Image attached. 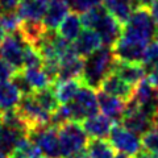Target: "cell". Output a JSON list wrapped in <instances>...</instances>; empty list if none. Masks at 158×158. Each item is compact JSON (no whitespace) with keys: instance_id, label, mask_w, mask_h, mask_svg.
I'll return each mask as SVG.
<instances>
[{"instance_id":"cell-1","label":"cell","mask_w":158,"mask_h":158,"mask_svg":"<svg viewBox=\"0 0 158 158\" xmlns=\"http://www.w3.org/2000/svg\"><path fill=\"white\" fill-rule=\"evenodd\" d=\"M116 58L113 56L112 48L102 45L91 56L85 58V66L81 81L85 86L98 91L103 81L113 70V63Z\"/></svg>"},{"instance_id":"cell-2","label":"cell","mask_w":158,"mask_h":158,"mask_svg":"<svg viewBox=\"0 0 158 158\" xmlns=\"http://www.w3.org/2000/svg\"><path fill=\"white\" fill-rule=\"evenodd\" d=\"M158 28L149 8H136L123 28L121 37L125 41L148 46L156 40Z\"/></svg>"},{"instance_id":"cell-3","label":"cell","mask_w":158,"mask_h":158,"mask_svg":"<svg viewBox=\"0 0 158 158\" xmlns=\"http://www.w3.org/2000/svg\"><path fill=\"white\" fill-rule=\"evenodd\" d=\"M62 158H87V145L90 137L81 123L69 121L58 128Z\"/></svg>"},{"instance_id":"cell-4","label":"cell","mask_w":158,"mask_h":158,"mask_svg":"<svg viewBox=\"0 0 158 158\" xmlns=\"http://www.w3.org/2000/svg\"><path fill=\"white\" fill-rule=\"evenodd\" d=\"M67 107L70 110L71 121L83 123L86 118L98 115L99 103L95 90L85 85L81 86L75 98L67 103Z\"/></svg>"},{"instance_id":"cell-5","label":"cell","mask_w":158,"mask_h":158,"mask_svg":"<svg viewBox=\"0 0 158 158\" xmlns=\"http://www.w3.org/2000/svg\"><path fill=\"white\" fill-rule=\"evenodd\" d=\"M108 142L118 153L127 154L131 158H136L142 152V144L140 136L125 129L118 123H115L108 135Z\"/></svg>"},{"instance_id":"cell-6","label":"cell","mask_w":158,"mask_h":158,"mask_svg":"<svg viewBox=\"0 0 158 158\" xmlns=\"http://www.w3.org/2000/svg\"><path fill=\"white\" fill-rule=\"evenodd\" d=\"M16 111L19 112V115L24 118V121L28 124L31 132L37 129V128L50 125L52 113L45 111L38 104L37 100L33 96V94L21 96V99H20L19 104L16 107Z\"/></svg>"},{"instance_id":"cell-7","label":"cell","mask_w":158,"mask_h":158,"mask_svg":"<svg viewBox=\"0 0 158 158\" xmlns=\"http://www.w3.org/2000/svg\"><path fill=\"white\" fill-rule=\"evenodd\" d=\"M28 138L36 144L44 158H62L58 128L50 125L37 128L29 133Z\"/></svg>"},{"instance_id":"cell-8","label":"cell","mask_w":158,"mask_h":158,"mask_svg":"<svg viewBox=\"0 0 158 158\" xmlns=\"http://www.w3.org/2000/svg\"><path fill=\"white\" fill-rule=\"evenodd\" d=\"M27 42L20 36L19 31L13 34H7L0 42V56L6 61L15 67L17 71L23 70V56H24V48Z\"/></svg>"},{"instance_id":"cell-9","label":"cell","mask_w":158,"mask_h":158,"mask_svg":"<svg viewBox=\"0 0 158 158\" xmlns=\"http://www.w3.org/2000/svg\"><path fill=\"white\" fill-rule=\"evenodd\" d=\"M118 124H121L125 129L136 133L137 136H144L146 132L152 131V118L148 117L133 102L127 103L125 112Z\"/></svg>"},{"instance_id":"cell-10","label":"cell","mask_w":158,"mask_h":158,"mask_svg":"<svg viewBox=\"0 0 158 158\" xmlns=\"http://www.w3.org/2000/svg\"><path fill=\"white\" fill-rule=\"evenodd\" d=\"M92 31H95L99 34L103 45L112 48L121 37L123 25L113 16H111L108 11H106L98 20Z\"/></svg>"},{"instance_id":"cell-11","label":"cell","mask_w":158,"mask_h":158,"mask_svg":"<svg viewBox=\"0 0 158 158\" xmlns=\"http://www.w3.org/2000/svg\"><path fill=\"white\" fill-rule=\"evenodd\" d=\"M96 96L99 103V110L103 112V115L107 116L108 118H111L113 123H120L123 115L125 112L127 102L108 95V94L103 92L100 90L96 91Z\"/></svg>"},{"instance_id":"cell-12","label":"cell","mask_w":158,"mask_h":158,"mask_svg":"<svg viewBox=\"0 0 158 158\" xmlns=\"http://www.w3.org/2000/svg\"><path fill=\"white\" fill-rule=\"evenodd\" d=\"M83 66H85V59L78 57L74 53V50H71L65 57H62L61 61H59V71H58L57 82L70 81V79H81L83 74Z\"/></svg>"},{"instance_id":"cell-13","label":"cell","mask_w":158,"mask_h":158,"mask_svg":"<svg viewBox=\"0 0 158 158\" xmlns=\"http://www.w3.org/2000/svg\"><path fill=\"white\" fill-rule=\"evenodd\" d=\"M102 45L103 44L99 34L95 31H92V29H87V28L83 29L81 34L78 36V38L71 44L74 53L83 59L91 56L94 52H96Z\"/></svg>"},{"instance_id":"cell-14","label":"cell","mask_w":158,"mask_h":158,"mask_svg":"<svg viewBox=\"0 0 158 158\" xmlns=\"http://www.w3.org/2000/svg\"><path fill=\"white\" fill-rule=\"evenodd\" d=\"M112 73H115L118 78H121L123 81L131 86H136L146 75V70L142 63L118 61V59H116L113 63Z\"/></svg>"},{"instance_id":"cell-15","label":"cell","mask_w":158,"mask_h":158,"mask_svg":"<svg viewBox=\"0 0 158 158\" xmlns=\"http://www.w3.org/2000/svg\"><path fill=\"white\" fill-rule=\"evenodd\" d=\"M100 91L108 94L111 96L118 98L124 102L132 100L133 94H135V86L128 85L127 82H124L121 78H118L115 73H111L104 81H103L100 88Z\"/></svg>"},{"instance_id":"cell-16","label":"cell","mask_w":158,"mask_h":158,"mask_svg":"<svg viewBox=\"0 0 158 158\" xmlns=\"http://www.w3.org/2000/svg\"><path fill=\"white\" fill-rule=\"evenodd\" d=\"M145 49H146V46H144V45L129 42V41H125V40L120 38L115 45L112 46V52H113L115 58L118 59V61L142 63Z\"/></svg>"},{"instance_id":"cell-17","label":"cell","mask_w":158,"mask_h":158,"mask_svg":"<svg viewBox=\"0 0 158 158\" xmlns=\"http://www.w3.org/2000/svg\"><path fill=\"white\" fill-rule=\"evenodd\" d=\"M81 124L88 137L98 138V140H104V138L108 137V135H110V132L115 123H113L111 118H108L107 116L99 115L98 113L95 116L86 118Z\"/></svg>"},{"instance_id":"cell-18","label":"cell","mask_w":158,"mask_h":158,"mask_svg":"<svg viewBox=\"0 0 158 158\" xmlns=\"http://www.w3.org/2000/svg\"><path fill=\"white\" fill-rule=\"evenodd\" d=\"M70 11V7L66 0H50L48 3L46 13L44 16V25L46 27L49 31H56L59 27V24L63 21Z\"/></svg>"},{"instance_id":"cell-19","label":"cell","mask_w":158,"mask_h":158,"mask_svg":"<svg viewBox=\"0 0 158 158\" xmlns=\"http://www.w3.org/2000/svg\"><path fill=\"white\" fill-rule=\"evenodd\" d=\"M46 0H21L17 7V16L21 21L32 20V21H42L48 8Z\"/></svg>"},{"instance_id":"cell-20","label":"cell","mask_w":158,"mask_h":158,"mask_svg":"<svg viewBox=\"0 0 158 158\" xmlns=\"http://www.w3.org/2000/svg\"><path fill=\"white\" fill-rule=\"evenodd\" d=\"M102 4L121 25H125L132 12L135 11L133 0H103Z\"/></svg>"},{"instance_id":"cell-21","label":"cell","mask_w":158,"mask_h":158,"mask_svg":"<svg viewBox=\"0 0 158 158\" xmlns=\"http://www.w3.org/2000/svg\"><path fill=\"white\" fill-rule=\"evenodd\" d=\"M82 20L81 15L77 12H71L63 19V21L59 24L58 27V34L63 40H66L69 42H74L78 38V36L82 32Z\"/></svg>"},{"instance_id":"cell-22","label":"cell","mask_w":158,"mask_h":158,"mask_svg":"<svg viewBox=\"0 0 158 158\" xmlns=\"http://www.w3.org/2000/svg\"><path fill=\"white\" fill-rule=\"evenodd\" d=\"M46 27L42 21H32V20H24L20 24L19 33L27 44L32 46H36L40 42V40L46 33Z\"/></svg>"},{"instance_id":"cell-23","label":"cell","mask_w":158,"mask_h":158,"mask_svg":"<svg viewBox=\"0 0 158 158\" xmlns=\"http://www.w3.org/2000/svg\"><path fill=\"white\" fill-rule=\"evenodd\" d=\"M81 79H70V81H63L54 83V92L58 99L59 104H67L70 103L81 88Z\"/></svg>"},{"instance_id":"cell-24","label":"cell","mask_w":158,"mask_h":158,"mask_svg":"<svg viewBox=\"0 0 158 158\" xmlns=\"http://www.w3.org/2000/svg\"><path fill=\"white\" fill-rule=\"evenodd\" d=\"M21 95L12 82H0V112L15 110L17 107Z\"/></svg>"},{"instance_id":"cell-25","label":"cell","mask_w":158,"mask_h":158,"mask_svg":"<svg viewBox=\"0 0 158 158\" xmlns=\"http://www.w3.org/2000/svg\"><path fill=\"white\" fill-rule=\"evenodd\" d=\"M116 150L106 140L92 138L87 145V158H113Z\"/></svg>"},{"instance_id":"cell-26","label":"cell","mask_w":158,"mask_h":158,"mask_svg":"<svg viewBox=\"0 0 158 158\" xmlns=\"http://www.w3.org/2000/svg\"><path fill=\"white\" fill-rule=\"evenodd\" d=\"M8 158H44L36 144L28 137H23L15 146Z\"/></svg>"},{"instance_id":"cell-27","label":"cell","mask_w":158,"mask_h":158,"mask_svg":"<svg viewBox=\"0 0 158 158\" xmlns=\"http://www.w3.org/2000/svg\"><path fill=\"white\" fill-rule=\"evenodd\" d=\"M24 77L27 78L28 83L31 85L33 91H38V90H44V88L52 87V82L48 78L46 73L44 71L42 67H37V69H24L23 70Z\"/></svg>"},{"instance_id":"cell-28","label":"cell","mask_w":158,"mask_h":158,"mask_svg":"<svg viewBox=\"0 0 158 158\" xmlns=\"http://www.w3.org/2000/svg\"><path fill=\"white\" fill-rule=\"evenodd\" d=\"M33 96L37 100L38 104L41 106L45 111H48L49 113H54L57 111V108L59 107L58 99L56 96V92H54L53 86L48 87V88H44V90L34 91Z\"/></svg>"},{"instance_id":"cell-29","label":"cell","mask_w":158,"mask_h":158,"mask_svg":"<svg viewBox=\"0 0 158 158\" xmlns=\"http://www.w3.org/2000/svg\"><path fill=\"white\" fill-rule=\"evenodd\" d=\"M44 59L41 54L34 46L27 44L24 48V56H23V66L25 69H37L42 67Z\"/></svg>"},{"instance_id":"cell-30","label":"cell","mask_w":158,"mask_h":158,"mask_svg":"<svg viewBox=\"0 0 158 158\" xmlns=\"http://www.w3.org/2000/svg\"><path fill=\"white\" fill-rule=\"evenodd\" d=\"M142 65L145 67L146 74L158 67V42L157 41H153L146 46L144 53V59H142Z\"/></svg>"},{"instance_id":"cell-31","label":"cell","mask_w":158,"mask_h":158,"mask_svg":"<svg viewBox=\"0 0 158 158\" xmlns=\"http://www.w3.org/2000/svg\"><path fill=\"white\" fill-rule=\"evenodd\" d=\"M141 144L142 152L158 156V132L154 129L146 132L141 138Z\"/></svg>"},{"instance_id":"cell-32","label":"cell","mask_w":158,"mask_h":158,"mask_svg":"<svg viewBox=\"0 0 158 158\" xmlns=\"http://www.w3.org/2000/svg\"><path fill=\"white\" fill-rule=\"evenodd\" d=\"M2 24L6 34H13L19 31L21 20L16 12H4L2 16Z\"/></svg>"},{"instance_id":"cell-33","label":"cell","mask_w":158,"mask_h":158,"mask_svg":"<svg viewBox=\"0 0 158 158\" xmlns=\"http://www.w3.org/2000/svg\"><path fill=\"white\" fill-rule=\"evenodd\" d=\"M11 82H12V85L19 90V92H20V95H21V96H24V95H31V94L34 92V91L32 90L31 85L28 83L27 78L24 77L23 70L16 71V74H15V75L12 77Z\"/></svg>"},{"instance_id":"cell-34","label":"cell","mask_w":158,"mask_h":158,"mask_svg":"<svg viewBox=\"0 0 158 158\" xmlns=\"http://www.w3.org/2000/svg\"><path fill=\"white\" fill-rule=\"evenodd\" d=\"M70 9L77 13H83L87 9L103 3V0H66Z\"/></svg>"},{"instance_id":"cell-35","label":"cell","mask_w":158,"mask_h":158,"mask_svg":"<svg viewBox=\"0 0 158 158\" xmlns=\"http://www.w3.org/2000/svg\"><path fill=\"white\" fill-rule=\"evenodd\" d=\"M16 69L12 67L9 63L0 56V82H9L12 77L16 74Z\"/></svg>"},{"instance_id":"cell-36","label":"cell","mask_w":158,"mask_h":158,"mask_svg":"<svg viewBox=\"0 0 158 158\" xmlns=\"http://www.w3.org/2000/svg\"><path fill=\"white\" fill-rule=\"evenodd\" d=\"M21 0H0V9L2 12H15Z\"/></svg>"},{"instance_id":"cell-37","label":"cell","mask_w":158,"mask_h":158,"mask_svg":"<svg viewBox=\"0 0 158 158\" xmlns=\"http://www.w3.org/2000/svg\"><path fill=\"white\" fill-rule=\"evenodd\" d=\"M148 74H149V75H148V79H149V82L158 90V67L154 69V70L149 71Z\"/></svg>"},{"instance_id":"cell-38","label":"cell","mask_w":158,"mask_h":158,"mask_svg":"<svg viewBox=\"0 0 158 158\" xmlns=\"http://www.w3.org/2000/svg\"><path fill=\"white\" fill-rule=\"evenodd\" d=\"M150 13H152V16L153 19H154V23H156V25L158 28V0H154L153 2V4L150 6Z\"/></svg>"},{"instance_id":"cell-39","label":"cell","mask_w":158,"mask_h":158,"mask_svg":"<svg viewBox=\"0 0 158 158\" xmlns=\"http://www.w3.org/2000/svg\"><path fill=\"white\" fill-rule=\"evenodd\" d=\"M2 16H3V13H2V9H0V42L3 41V38L7 36L6 32H4V29H3V24H2Z\"/></svg>"},{"instance_id":"cell-40","label":"cell","mask_w":158,"mask_h":158,"mask_svg":"<svg viewBox=\"0 0 158 158\" xmlns=\"http://www.w3.org/2000/svg\"><path fill=\"white\" fill-rule=\"evenodd\" d=\"M136 158H158V156L150 154V153H146V152H141Z\"/></svg>"},{"instance_id":"cell-41","label":"cell","mask_w":158,"mask_h":158,"mask_svg":"<svg viewBox=\"0 0 158 158\" xmlns=\"http://www.w3.org/2000/svg\"><path fill=\"white\" fill-rule=\"evenodd\" d=\"M113 158H131V157H128L127 154H123V153H118V152H117Z\"/></svg>"},{"instance_id":"cell-42","label":"cell","mask_w":158,"mask_h":158,"mask_svg":"<svg viewBox=\"0 0 158 158\" xmlns=\"http://www.w3.org/2000/svg\"><path fill=\"white\" fill-rule=\"evenodd\" d=\"M156 41L158 42V33H157V36H156Z\"/></svg>"}]
</instances>
